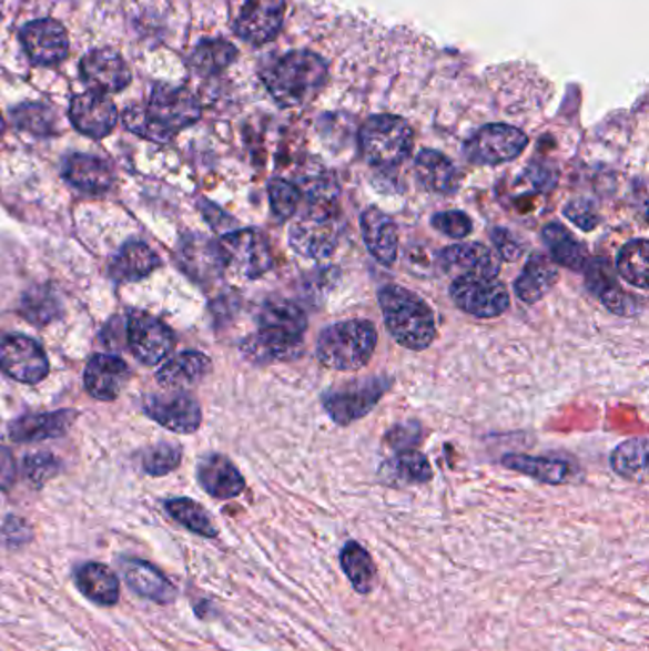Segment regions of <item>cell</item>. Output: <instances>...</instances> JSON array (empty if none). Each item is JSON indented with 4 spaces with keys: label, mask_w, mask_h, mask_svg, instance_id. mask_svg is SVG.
<instances>
[{
    "label": "cell",
    "mask_w": 649,
    "mask_h": 651,
    "mask_svg": "<svg viewBox=\"0 0 649 651\" xmlns=\"http://www.w3.org/2000/svg\"><path fill=\"white\" fill-rule=\"evenodd\" d=\"M122 573L128 587L148 598L156 604H170L175 600L174 584L168 581L166 576L161 570H156L153 564L145 560H126L122 562Z\"/></svg>",
    "instance_id": "cell-27"
},
{
    "label": "cell",
    "mask_w": 649,
    "mask_h": 651,
    "mask_svg": "<svg viewBox=\"0 0 649 651\" xmlns=\"http://www.w3.org/2000/svg\"><path fill=\"white\" fill-rule=\"evenodd\" d=\"M223 269L242 281H255L273 267V254L267 236L257 228H241L220 241Z\"/></svg>",
    "instance_id": "cell-8"
},
{
    "label": "cell",
    "mask_w": 649,
    "mask_h": 651,
    "mask_svg": "<svg viewBox=\"0 0 649 651\" xmlns=\"http://www.w3.org/2000/svg\"><path fill=\"white\" fill-rule=\"evenodd\" d=\"M128 347L145 366L162 363L174 349V334L159 318L134 311L128 318Z\"/></svg>",
    "instance_id": "cell-12"
},
{
    "label": "cell",
    "mask_w": 649,
    "mask_h": 651,
    "mask_svg": "<svg viewBox=\"0 0 649 651\" xmlns=\"http://www.w3.org/2000/svg\"><path fill=\"white\" fill-rule=\"evenodd\" d=\"M0 368L18 382L34 385L48 376L47 353L31 337L21 334L0 337Z\"/></svg>",
    "instance_id": "cell-13"
},
{
    "label": "cell",
    "mask_w": 649,
    "mask_h": 651,
    "mask_svg": "<svg viewBox=\"0 0 649 651\" xmlns=\"http://www.w3.org/2000/svg\"><path fill=\"white\" fill-rule=\"evenodd\" d=\"M236 55L239 50L231 42L215 39V41L201 42L194 48L189 63L196 73L210 77V74L222 73L223 69H227L235 61Z\"/></svg>",
    "instance_id": "cell-39"
},
{
    "label": "cell",
    "mask_w": 649,
    "mask_h": 651,
    "mask_svg": "<svg viewBox=\"0 0 649 651\" xmlns=\"http://www.w3.org/2000/svg\"><path fill=\"white\" fill-rule=\"evenodd\" d=\"M379 307L388 334L409 350H425L436 339V318L422 296L402 286L379 289Z\"/></svg>",
    "instance_id": "cell-3"
},
{
    "label": "cell",
    "mask_w": 649,
    "mask_h": 651,
    "mask_svg": "<svg viewBox=\"0 0 649 651\" xmlns=\"http://www.w3.org/2000/svg\"><path fill=\"white\" fill-rule=\"evenodd\" d=\"M77 584L82 594L100 606H114L121 598V583L108 566L88 562L77 571Z\"/></svg>",
    "instance_id": "cell-34"
},
{
    "label": "cell",
    "mask_w": 649,
    "mask_h": 651,
    "mask_svg": "<svg viewBox=\"0 0 649 651\" xmlns=\"http://www.w3.org/2000/svg\"><path fill=\"white\" fill-rule=\"evenodd\" d=\"M4 132V121H2V114H0V134Z\"/></svg>",
    "instance_id": "cell-51"
},
{
    "label": "cell",
    "mask_w": 649,
    "mask_h": 651,
    "mask_svg": "<svg viewBox=\"0 0 649 651\" xmlns=\"http://www.w3.org/2000/svg\"><path fill=\"white\" fill-rule=\"evenodd\" d=\"M166 510L175 522H180L189 531L199 533L202 538H217L214 520L207 515V510L193 499H185V497L172 499V501H168Z\"/></svg>",
    "instance_id": "cell-40"
},
{
    "label": "cell",
    "mask_w": 649,
    "mask_h": 651,
    "mask_svg": "<svg viewBox=\"0 0 649 651\" xmlns=\"http://www.w3.org/2000/svg\"><path fill=\"white\" fill-rule=\"evenodd\" d=\"M528 148V135L510 124H486L465 142L463 153L476 166H497L515 161Z\"/></svg>",
    "instance_id": "cell-9"
},
{
    "label": "cell",
    "mask_w": 649,
    "mask_h": 651,
    "mask_svg": "<svg viewBox=\"0 0 649 651\" xmlns=\"http://www.w3.org/2000/svg\"><path fill=\"white\" fill-rule=\"evenodd\" d=\"M388 478L393 482L425 484L433 478V467L422 451L402 450L387 461Z\"/></svg>",
    "instance_id": "cell-41"
},
{
    "label": "cell",
    "mask_w": 649,
    "mask_h": 651,
    "mask_svg": "<svg viewBox=\"0 0 649 651\" xmlns=\"http://www.w3.org/2000/svg\"><path fill=\"white\" fill-rule=\"evenodd\" d=\"M377 329L369 321H343L324 328L316 342V358L324 368L356 372L372 360Z\"/></svg>",
    "instance_id": "cell-4"
},
{
    "label": "cell",
    "mask_w": 649,
    "mask_h": 651,
    "mask_svg": "<svg viewBox=\"0 0 649 651\" xmlns=\"http://www.w3.org/2000/svg\"><path fill=\"white\" fill-rule=\"evenodd\" d=\"M210 369H212V363L206 355L187 350L164 364L156 376V382L166 390H183L185 387L201 383L210 374Z\"/></svg>",
    "instance_id": "cell-29"
},
{
    "label": "cell",
    "mask_w": 649,
    "mask_h": 651,
    "mask_svg": "<svg viewBox=\"0 0 649 651\" xmlns=\"http://www.w3.org/2000/svg\"><path fill=\"white\" fill-rule=\"evenodd\" d=\"M143 410L156 424L174 433L189 435L201 427V406L183 390H170L166 395H151L145 398Z\"/></svg>",
    "instance_id": "cell-15"
},
{
    "label": "cell",
    "mask_w": 649,
    "mask_h": 651,
    "mask_svg": "<svg viewBox=\"0 0 649 651\" xmlns=\"http://www.w3.org/2000/svg\"><path fill=\"white\" fill-rule=\"evenodd\" d=\"M449 297L463 313L476 318H497L510 305L509 289L497 278H456Z\"/></svg>",
    "instance_id": "cell-10"
},
{
    "label": "cell",
    "mask_w": 649,
    "mask_h": 651,
    "mask_svg": "<svg viewBox=\"0 0 649 651\" xmlns=\"http://www.w3.org/2000/svg\"><path fill=\"white\" fill-rule=\"evenodd\" d=\"M260 329H268L284 336L303 339L307 332V315L300 305L288 299H268L257 315Z\"/></svg>",
    "instance_id": "cell-33"
},
{
    "label": "cell",
    "mask_w": 649,
    "mask_h": 651,
    "mask_svg": "<svg viewBox=\"0 0 649 651\" xmlns=\"http://www.w3.org/2000/svg\"><path fill=\"white\" fill-rule=\"evenodd\" d=\"M491 241L496 246V254L503 262H518L524 255V244L507 228H494Z\"/></svg>",
    "instance_id": "cell-48"
},
{
    "label": "cell",
    "mask_w": 649,
    "mask_h": 651,
    "mask_svg": "<svg viewBox=\"0 0 649 651\" xmlns=\"http://www.w3.org/2000/svg\"><path fill=\"white\" fill-rule=\"evenodd\" d=\"M581 271H585L590 292L600 297L611 313L622 316L638 313L635 299L617 284L616 273L606 260L602 257L587 260Z\"/></svg>",
    "instance_id": "cell-19"
},
{
    "label": "cell",
    "mask_w": 649,
    "mask_h": 651,
    "mask_svg": "<svg viewBox=\"0 0 649 651\" xmlns=\"http://www.w3.org/2000/svg\"><path fill=\"white\" fill-rule=\"evenodd\" d=\"M290 246L307 260H328L342 238V222L326 199L311 202L290 227Z\"/></svg>",
    "instance_id": "cell-6"
},
{
    "label": "cell",
    "mask_w": 649,
    "mask_h": 651,
    "mask_svg": "<svg viewBox=\"0 0 649 651\" xmlns=\"http://www.w3.org/2000/svg\"><path fill=\"white\" fill-rule=\"evenodd\" d=\"M69 119L81 134L101 140L113 132L119 122V111L113 101L100 92L74 95L69 108Z\"/></svg>",
    "instance_id": "cell-18"
},
{
    "label": "cell",
    "mask_w": 649,
    "mask_h": 651,
    "mask_svg": "<svg viewBox=\"0 0 649 651\" xmlns=\"http://www.w3.org/2000/svg\"><path fill=\"white\" fill-rule=\"evenodd\" d=\"M558 283V269L550 263L549 257L542 254H534L524 267L523 275L516 278L515 294L524 303L541 302L549 294L552 286Z\"/></svg>",
    "instance_id": "cell-31"
},
{
    "label": "cell",
    "mask_w": 649,
    "mask_h": 651,
    "mask_svg": "<svg viewBox=\"0 0 649 651\" xmlns=\"http://www.w3.org/2000/svg\"><path fill=\"white\" fill-rule=\"evenodd\" d=\"M14 478L12 461L8 457L0 456V488H8Z\"/></svg>",
    "instance_id": "cell-50"
},
{
    "label": "cell",
    "mask_w": 649,
    "mask_h": 651,
    "mask_svg": "<svg viewBox=\"0 0 649 651\" xmlns=\"http://www.w3.org/2000/svg\"><path fill=\"white\" fill-rule=\"evenodd\" d=\"M436 267L444 275L456 278H497L501 271V260L494 250L480 242L452 244L436 255Z\"/></svg>",
    "instance_id": "cell-11"
},
{
    "label": "cell",
    "mask_w": 649,
    "mask_h": 651,
    "mask_svg": "<svg viewBox=\"0 0 649 651\" xmlns=\"http://www.w3.org/2000/svg\"><path fill=\"white\" fill-rule=\"evenodd\" d=\"M74 417L77 414L73 410L23 417L10 425V438L14 443H41L48 438H58L68 433Z\"/></svg>",
    "instance_id": "cell-30"
},
{
    "label": "cell",
    "mask_w": 649,
    "mask_h": 651,
    "mask_svg": "<svg viewBox=\"0 0 649 651\" xmlns=\"http://www.w3.org/2000/svg\"><path fill=\"white\" fill-rule=\"evenodd\" d=\"M286 0H246L235 21L242 41L262 47L275 41L284 26Z\"/></svg>",
    "instance_id": "cell-14"
},
{
    "label": "cell",
    "mask_w": 649,
    "mask_h": 651,
    "mask_svg": "<svg viewBox=\"0 0 649 651\" xmlns=\"http://www.w3.org/2000/svg\"><path fill=\"white\" fill-rule=\"evenodd\" d=\"M180 263L196 283L215 281L225 271L220 244L201 235H187L181 241Z\"/></svg>",
    "instance_id": "cell-21"
},
{
    "label": "cell",
    "mask_w": 649,
    "mask_h": 651,
    "mask_svg": "<svg viewBox=\"0 0 649 651\" xmlns=\"http://www.w3.org/2000/svg\"><path fill=\"white\" fill-rule=\"evenodd\" d=\"M611 469L619 477L642 482L648 475V438L635 437L619 444L611 454Z\"/></svg>",
    "instance_id": "cell-37"
},
{
    "label": "cell",
    "mask_w": 649,
    "mask_h": 651,
    "mask_svg": "<svg viewBox=\"0 0 649 651\" xmlns=\"http://www.w3.org/2000/svg\"><path fill=\"white\" fill-rule=\"evenodd\" d=\"M268 202H271V210L276 217L281 220H290L295 215L302 202V193L300 189L295 187L294 183L288 180H281L275 177L271 180L267 185Z\"/></svg>",
    "instance_id": "cell-44"
},
{
    "label": "cell",
    "mask_w": 649,
    "mask_h": 651,
    "mask_svg": "<svg viewBox=\"0 0 649 651\" xmlns=\"http://www.w3.org/2000/svg\"><path fill=\"white\" fill-rule=\"evenodd\" d=\"M81 77L88 87L94 88V92L100 94L121 92L132 82L126 61L111 48L88 52L81 61Z\"/></svg>",
    "instance_id": "cell-17"
},
{
    "label": "cell",
    "mask_w": 649,
    "mask_h": 651,
    "mask_svg": "<svg viewBox=\"0 0 649 651\" xmlns=\"http://www.w3.org/2000/svg\"><path fill=\"white\" fill-rule=\"evenodd\" d=\"M55 470H58V461L52 456L28 457V461H26V472L31 478V482L37 486H41L42 482H47L48 478L54 477Z\"/></svg>",
    "instance_id": "cell-49"
},
{
    "label": "cell",
    "mask_w": 649,
    "mask_h": 651,
    "mask_svg": "<svg viewBox=\"0 0 649 651\" xmlns=\"http://www.w3.org/2000/svg\"><path fill=\"white\" fill-rule=\"evenodd\" d=\"M159 255L143 242L132 241L122 246L111 263V276L119 283H135L151 275L159 267Z\"/></svg>",
    "instance_id": "cell-32"
},
{
    "label": "cell",
    "mask_w": 649,
    "mask_h": 651,
    "mask_svg": "<svg viewBox=\"0 0 649 651\" xmlns=\"http://www.w3.org/2000/svg\"><path fill=\"white\" fill-rule=\"evenodd\" d=\"M415 175L419 185L435 195H456L457 189L462 185V174L456 169V164L440 151H433V149H425L417 155Z\"/></svg>",
    "instance_id": "cell-24"
},
{
    "label": "cell",
    "mask_w": 649,
    "mask_h": 651,
    "mask_svg": "<svg viewBox=\"0 0 649 651\" xmlns=\"http://www.w3.org/2000/svg\"><path fill=\"white\" fill-rule=\"evenodd\" d=\"M339 566L358 594L368 597L377 583V568L374 558L358 541H347L339 552Z\"/></svg>",
    "instance_id": "cell-35"
},
{
    "label": "cell",
    "mask_w": 649,
    "mask_h": 651,
    "mask_svg": "<svg viewBox=\"0 0 649 651\" xmlns=\"http://www.w3.org/2000/svg\"><path fill=\"white\" fill-rule=\"evenodd\" d=\"M503 465L507 469L516 470L520 475L536 478L545 484H568L579 477L577 465L558 457L523 456V454H507L503 457Z\"/></svg>",
    "instance_id": "cell-26"
},
{
    "label": "cell",
    "mask_w": 649,
    "mask_h": 651,
    "mask_svg": "<svg viewBox=\"0 0 649 651\" xmlns=\"http://www.w3.org/2000/svg\"><path fill=\"white\" fill-rule=\"evenodd\" d=\"M181 461V450L178 444L161 443L143 456V469L153 477H164L174 470Z\"/></svg>",
    "instance_id": "cell-45"
},
{
    "label": "cell",
    "mask_w": 649,
    "mask_h": 651,
    "mask_svg": "<svg viewBox=\"0 0 649 651\" xmlns=\"http://www.w3.org/2000/svg\"><path fill=\"white\" fill-rule=\"evenodd\" d=\"M241 350L250 363L262 364V366L290 363L303 355V339L282 336L268 329H257L255 334L242 342Z\"/></svg>",
    "instance_id": "cell-22"
},
{
    "label": "cell",
    "mask_w": 649,
    "mask_h": 651,
    "mask_svg": "<svg viewBox=\"0 0 649 651\" xmlns=\"http://www.w3.org/2000/svg\"><path fill=\"white\" fill-rule=\"evenodd\" d=\"M362 156L379 170L398 169L414 148V130L398 114H375L361 128Z\"/></svg>",
    "instance_id": "cell-5"
},
{
    "label": "cell",
    "mask_w": 649,
    "mask_h": 651,
    "mask_svg": "<svg viewBox=\"0 0 649 651\" xmlns=\"http://www.w3.org/2000/svg\"><path fill=\"white\" fill-rule=\"evenodd\" d=\"M199 482L202 490L215 499H233L246 488V480L229 457L210 454L199 464Z\"/></svg>",
    "instance_id": "cell-25"
},
{
    "label": "cell",
    "mask_w": 649,
    "mask_h": 651,
    "mask_svg": "<svg viewBox=\"0 0 649 651\" xmlns=\"http://www.w3.org/2000/svg\"><path fill=\"white\" fill-rule=\"evenodd\" d=\"M541 241L552 260L568 269L581 271L587 262L585 246L560 223H550L541 231Z\"/></svg>",
    "instance_id": "cell-36"
},
{
    "label": "cell",
    "mask_w": 649,
    "mask_h": 651,
    "mask_svg": "<svg viewBox=\"0 0 649 651\" xmlns=\"http://www.w3.org/2000/svg\"><path fill=\"white\" fill-rule=\"evenodd\" d=\"M12 119H14L16 126L37 135L55 134V130H58V119H55L54 111L42 103L20 105L12 111Z\"/></svg>",
    "instance_id": "cell-43"
},
{
    "label": "cell",
    "mask_w": 649,
    "mask_h": 651,
    "mask_svg": "<svg viewBox=\"0 0 649 651\" xmlns=\"http://www.w3.org/2000/svg\"><path fill=\"white\" fill-rule=\"evenodd\" d=\"M268 94L282 108L307 105L329 79V63L311 50H292L262 74Z\"/></svg>",
    "instance_id": "cell-2"
},
{
    "label": "cell",
    "mask_w": 649,
    "mask_h": 651,
    "mask_svg": "<svg viewBox=\"0 0 649 651\" xmlns=\"http://www.w3.org/2000/svg\"><path fill=\"white\" fill-rule=\"evenodd\" d=\"M433 227L436 231H440L443 235L449 236V238H456V241H463L473 233V220L469 215L462 212V210H448V212H438L433 215Z\"/></svg>",
    "instance_id": "cell-46"
},
{
    "label": "cell",
    "mask_w": 649,
    "mask_h": 651,
    "mask_svg": "<svg viewBox=\"0 0 649 651\" xmlns=\"http://www.w3.org/2000/svg\"><path fill=\"white\" fill-rule=\"evenodd\" d=\"M391 385L393 379L388 376L362 377L324 393L322 404L335 424L345 427L368 416L377 403L387 395Z\"/></svg>",
    "instance_id": "cell-7"
},
{
    "label": "cell",
    "mask_w": 649,
    "mask_h": 651,
    "mask_svg": "<svg viewBox=\"0 0 649 651\" xmlns=\"http://www.w3.org/2000/svg\"><path fill=\"white\" fill-rule=\"evenodd\" d=\"M63 177L73 187L92 195L108 193L113 185V170L98 156L71 155L63 162Z\"/></svg>",
    "instance_id": "cell-28"
},
{
    "label": "cell",
    "mask_w": 649,
    "mask_h": 651,
    "mask_svg": "<svg viewBox=\"0 0 649 651\" xmlns=\"http://www.w3.org/2000/svg\"><path fill=\"white\" fill-rule=\"evenodd\" d=\"M201 119V103L187 88H172L159 84L154 88L148 105H130L124 111V124L130 132L151 140L166 143L183 128Z\"/></svg>",
    "instance_id": "cell-1"
},
{
    "label": "cell",
    "mask_w": 649,
    "mask_h": 651,
    "mask_svg": "<svg viewBox=\"0 0 649 651\" xmlns=\"http://www.w3.org/2000/svg\"><path fill=\"white\" fill-rule=\"evenodd\" d=\"M649 244L646 238L627 242L617 254V273L636 288H648Z\"/></svg>",
    "instance_id": "cell-38"
},
{
    "label": "cell",
    "mask_w": 649,
    "mask_h": 651,
    "mask_svg": "<svg viewBox=\"0 0 649 651\" xmlns=\"http://www.w3.org/2000/svg\"><path fill=\"white\" fill-rule=\"evenodd\" d=\"M362 238L369 254L374 255L377 262L391 267L398 257V227L391 215L383 210H366L361 215Z\"/></svg>",
    "instance_id": "cell-20"
},
{
    "label": "cell",
    "mask_w": 649,
    "mask_h": 651,
    "mask_svg": "<svg viewBox=\"0 0 649 651\" xmlns=\"http://www.w3.org/2000/svg\"><path fill=\"white\" fill-rule=\"evenodd\" d=\"M20 315L29 323H52L60 315V299L50 288H33L21 299Z\"/></svg>",
    "instance_id": "cell-42"
},
{
    "label": "cell",
    "mask_w": 649,
    "mask_h": 651,
    "mask_svg": "<svg viewBox=\"0 0 649 651\" xmlns=\"http://www.w3.org/2000/svg\"><path fill=\"white\" fill-rule=\"evenodd\" d=\"M21 44L39 65H58L69 55L65 28L55 20H37L20 31Z\"/></svg>",
    "instance_id": "cell-16"
},
{
    "label": "cell",
    "mask_w": 649,
    "mask_h": 651,
    "mask_svg": "<svg viewBox=\"0 0 649 651\" xmlns=\"http://www.w3.org/2000/svg\"><path fill=\"white\" fill-rule=\"evenodd\" d=\"M564 215L581 231H592L600 225V214L595 204L587 199L568 202V206L564 208Z\"/></svg>",
    "instance_id": "cell-47"
},
{
    "label": "cell",
    "mask_w": 649,
    "mask_h": 651,
    "mask_svg": "<svg viewBox=\"0 0 649 651\" xmlns=\"http://www.w3.org/2000/svg\"><path fill=\"white\" fill-rule=\"evenodd\" d=\"M130 369L126 363L113 355H95L84 372L88 393L98 400H114L126 387Z\"/></svg>",
    "instance_id": "cell-23"
}]
</instances>
